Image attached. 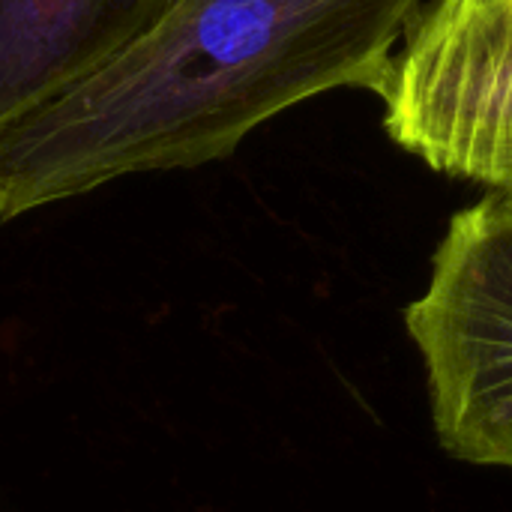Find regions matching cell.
Here are the masks:
<instances>
[{"label": "cell", "mask_w": 512, "mask_h": 512, "mask_svg": "<svg viewBox=\"0 0 512 512\" xmlns=\"http://www.w3.org/2000/svg\"><path fill=\"white\" fill-rule=\"evenodd\" d=\"M180 0H0V129L138 45Z\"/></svg>", "instance_id": "277c9868"}, {"label": "cell", "mask_w": 512, "mask_h": 512, "mask_svg": "<svg viewBox=\"0 0 512 512\" xmlns=\"http://www.w3.org/2000/svg\"><path fill=\"white\" fill-rule=\"evenodd\" d=\"M444 453L512 471V198L459 210L405 309Z\"/></svg>", "instance_id": "7a4b0ae2"}, {"label": "cell", "mask_w": 512, "mask_h": 512, "mask_svg": "<svg viewBox=\"0 0 512 512\" xmlns=\"http://www.w3.org/2000/svg\"><path fill=\"white\" fill-rule=\"evenodd\" d=\"M378 99L396 147L512 198V0H423Z\"/></svg>", "instance_id": "3957f363"}, {"label": "cell", "mask_w": 512, "mask_h": 512, "mask_svg": "<svg viewBox=\"0 0 512 512\" xmlns=\"http://www.w3.org/2000/svg\"><path fill=\"white\" fill-rule=\"evenodd\" d=\"M423 0H180L138 45L0 129V222L231 156L282 111L381 93Z\"/></svg>", "instance_id": "6da1fadb"}]
</instances>
